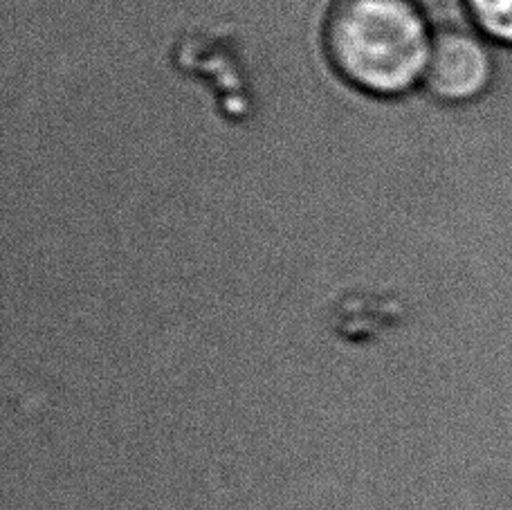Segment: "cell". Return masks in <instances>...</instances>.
Instances as JSON below:
<instances>
[{"label":"cell","instance_id":"1","mask_svg":"<svg viewBox=\"0 0 512 510\" xmlns=\"http://www.w3.org/2000/svg\"><path fill=\"white\" fill-rule=\"evenodd\" d=\"M432 43L416 0H335L324 21L331 66L369 95L407 93L425 77Z\"/></svg>","mask_w":512,"mask_h":510},{"label":"cell","instance_id":"2","mask_svg":"<svg viewBox=\"0 0 512 510\" xmlns=\"http://www.w3.org/2000/svg\"><path fill=\"white\" fill-rule=\"evenodd\" d=\"M490 45L479 32L459 27L438 32L425 70V84L432 95L450 104H465L486 95L497 75Z\"/></svg>","mask_w":512,"mask_h":510},{"label":"cell","instance_id":"3","mask_svg":"<svg viewBox=\"0 0 512 510\" xmlns=\"http://www.w3.org/2000/svg\"><path fill=\"white\" fill-rule=\"evenodd\" d=\"M463 7L479 34L512 48V0H463Z\"/></svg>","mask_w":512,"mask_h":510}]
</instances>
